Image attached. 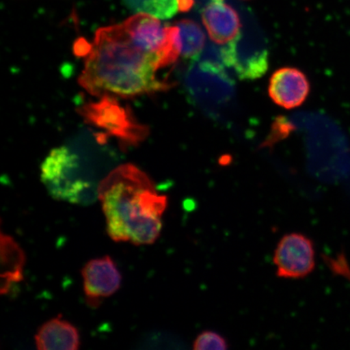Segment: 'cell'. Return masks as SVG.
Returning <instances> with one entry per match:
<instances>
[{
    "label": "cell",
    "instance_id": "6da1fadb",
    "mask_svg": "<svg viewBox=\"0 0 350 350\" xmlns=\"http://www.w3.org/2000/svg\"><path fill=\"white\" fill-rule=\"evenodd\" d=\"M86 55L79 83L92 95L133 98L170 88L156 76L159 59L135 46L122 24L100 28Z\"/></svg>",
    "mask_w": 350,
    "mask_h": 350
},
{
    "label": "cell",
    "instance_id": "7a4b0ae2",
    "mask_svg": "<svg viewBox=\"0 0 350 350\" xmlns=\"http://www.w3.org/2000/svg\"><path fill=\"white\" fill-rule=\"evenodd\" d=\"M98 198L112 240L141 246L159 239L168 198L137 166L124 164L112 170L99 183Z\"/></svg>",
    "mask_w": 350,
    "mask_h": 350
},
{
    "label": "cell",
    "instance_id": "3957f363",
    "mask_svg": "<svg viewBox=\"0 0 350 350\" xmlns=\"http://www.w3.org/2000/svg\"><path fill=\"white\" fill-rule=\"evenodd\" d=\"M41 168L42 181L54 199L82 204L94 200L90 183L81 176L78 157L68 148L51 150Z\"/></svg>",
    "mask_w": 350,
    "mask_h": 350
},
{
    "label": "cell",
    "instance_id": "277c9868",
    "mask_svg": "<svg viewBox=\"0 0 350 350\" xmlns=\"http://www.w3.org/2000/svg\"><path fill=\"white\" fill-rule=\"evenodd\" d=\"M78 113L91 125L105 131V137L119 139L124 146H135L146 139L150 129L139 124L129 107H122L111 95H105L98 102L85 104Z\"/></svg>",
    "mask_w": 350,
    "mask_h": 350
},
{
    "label": "cell",
    "instance_id": "5b68a950",
    "mask_svg": "<svg viewBox=\"0 0 350 350\" xmlns=\"http://www.w3.org/2000/svg\"><path fill=\"white\" fill-rule=\"evenodd\" d=\"M122 24L135 45L156 55L161 68L173 64L180 55L176 25L164 26L160 19L144 13H135Z\"/></svg>",
    "mask_w": 350,
    "mask_h": 350
},
{
    "label": "cell",
    "instance_id": "8992f818",
    "mask_svg": "<svg viewBox=\"0 0 350 350\" xmlns=\"http://www.w3.org/2000/svg\"><path fill=\"white\" fill-rule=\"evenodd\" d=\"M188 94L200 107L217 111L227 107L234 95V85L225 70L193 61L185 75Z\"/></svg>",
    "mask_w": 350,
    "mask_h": 350
},
{
    "label": "cell",
    "instance_id": "52a82bcc",
    "mask_svg": "<svg viewBox=\"0 0 350 350\" xmlns=\"http://www.w3.org/2000/svg\"><path fill=\"white\" fill-rule=\"evenodd\" d=\"M273 264L280 278L308 277L316 268V250L312 240L300 233L284 235L275 249Z\"/></svg>",
    "mask_w": 350,
    "mask_h": 350
},
{
    "label": "cell",
    "instance_id": "ba28073f",
    "mask_svg": "<svg viewBox=\"0 0 350 350\" xmlns=\"http://www.w3.org/2000/svg\"><path fill=\"white\" fill-rule=\"evenodd\" d=\"M81 274L85 301L91 308H98L104 299L115 294L121 286L120 271L108 256L88 262Z\"/></svg>",
    "mask_w": 350,
    "mask_h": 350
},
{
    "label": "cell",
    "instance_id": "9c48e42d",
    "mask_svg": "<svg viewBox=\"0 0 350 350\" xmlns=\"http://www.w3.org/2000/svg\"><path fill=\"white\" fill-rule=\"evenodd\" d=\"M230 66L243 80H255L264 76L269 68L266 46L249 41L243 30L233 41L227 43Z\"/></svg>",
    "mask_w": 350,
    "mask_h": 350
},
{
    "label": "cell",
    "instance_id": "30bf717a",
    "mask_svg": "<svg viewBox=\"0 0 350 350\" xmlns=\"http://www.w3.org/2000/svg\"><path fill=\"white\" fill-rule=\"evenodd\" d=\"M310 93V83L305 74L294 68H283L270 79L269 94L274 103L284 109L303 104Z\"/></svg>",
    "mask_w": 350,
    "mask_h": 350
},
{
    "label": "cell",
    "instance_id": "8fae6325",
    "mask_svg": "<svg viewBox=\"0 0 350 350\" xmlns=\"http://www.w3.org/2000/svg\"><path fill=\"white\" fill-rule=\"evenodd\" d=\"M201 16L210 38L221 45L233 41L242 30L238 12L226 0H206Z\"/></svg>",
    "mask_w": 350,
    "mask_h": 350
},
{
    "label": "cell",
    "instance_id": "7c38bea8",
    "mask_svg": "<svg viewBox=\"0 0 350 350\" xmlns=\"http://www.w3.org/2000/svg\"><path fill=\"white\" fill-rule=\"evenodd\" d=\"M35 342L39 350H77L81 344L77 327L61 316L39 328Z\"/></svg>",
    "mask_w": 350,
    "mask_h": 350
},
{
    "label": "cell",
    "instance_id": "4fadbf2b",
    "mask_svg": "<svg viewBox=\"0 0 350 350\" xmlns=\"http://www.w3.org/2000/svg\"><path fill=\"white\" fill-rule=\"evenodd\" d=\"M1 295L10 293L13 284L23 280V269L25 265V254L20 245L11 236L2 232L1 239Z\"/></svg>",
    "mask_w": 350,
    "mask_h": 350
},
{
    "label": "cell",
    "instance_id": "5bb4252c",
    "mask_svg": "<svg viewBox=\"0 0 350 350\" xmlns=\"http://www.w3.org/2000/svg\"><path fill=\"white\" fill-rule=\"evenodd\" d=\"M178 33V45L180 55L185 58L194 59L204 49L205 34L196 22L191 20H183L176 24Z\"/></svg>",
    "mask_w": 350,
    "mask_h": 350
},
{
    "label": "cell",
    "instance_id": "9a60e30c",
    "mask_svg": "<svg viewBox=\"0 0 350 350\" xmlns=\"http://www.w3.org/2000/svg\"><path fill=\"white\" fill-rule=\"evenodd\" d=\"M135 13H144L160 20L172 18L179 11L178 0H122Z\"/></svg>",
    "mask_w": 350,
    "mask_h": 350
},
{
    "label": "cell",
    "instance_id": "2e32d148",
    "mask_svg": "<svg viewBox=\"0 0 350 350\" xmlns=\"http://www.w3.org/2000/svg\"><path fill=\"white\" fill-rule=\"evenodd\" d=\"M221 45V44L214 42L204 46L202 51L195 57L193 61L221 70H225L226 68H230L227 45Z\"/></svg>",
    "mask_w": 350,
    "mask_h": 350
},
{
    "label": "cell",
    "instance_id": "e0dca14e",
    "mask_svg": "<svg viewBox=\"0 0 350 350\" xmlns=\"http://www.w3.org/2000/svg\"><path fill=\"white\" fill-rule=\"evenodd\" d=\"M196 350H222L228 349V342L224 336L213 331H204L196 336L193 342Z\"/></svg>",
    "mask_w": 350,
    "mask_h": 350
},
{
    "label": "cell",
    "instance_id": "ac0fdd59",
    "mask_svg": "<svg viewBox=\"0 0 350 350\" xmlns=\"http://www.w3.org/2000/svg\"><path fill=\"white\" fill-rule=\"evenodd\" d=\"M193 1L192 0H178L179 11L186 12L190 10Z\"/></svg>",
    "mask_w": 350,
    "mask_h": 350
}]
</instances>
